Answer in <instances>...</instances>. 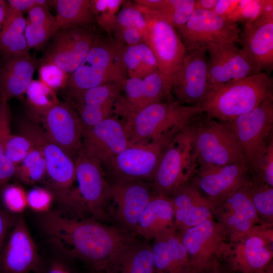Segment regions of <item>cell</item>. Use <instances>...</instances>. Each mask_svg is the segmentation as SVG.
<instances>
[{
  "label": "cell",
  "mask_w": 273,
  "mask_h": 273,
  "mask_svg": "<svg viewBox=\"0 0 273 273\" xmlns=\"http://www.w3.org/2000/svg\"><path fill=\"white\" fill-rule=\"evenodd\" d=\"M40 224L62 255L81 262L96 272L107 270L119 251L137 240L135 235L119 226L92 218H76L61 210L43 213Z\"/></svg>",
  "instance_id": "1"
},
{
  "label": "cell",
  "mask_w": 273,
  "mask_h": 273,
  "mask_svg": "<svg viewBox=\"0 0 273 273\" xmlns=\"http://www.w3.org/2000/svg\"><path fill=\"white\" fill-rule=\"evenodd\" d=\"M272 93V79L261 72L212 89L199 105L202 113L224 122L252 110Z\"/></svg>",
  "instance_id": "2"
},
{
  "label": "cell",
  "mask_w": 273,
  "mask_h": 273,
  "mask_svg": "<svg viewBox=\"0 0 273 273\" xmlns=\"http://www.w3.org/2000/svg\"><path fill=\"white\" fill-rule=\"evenodd\" d=\"M125 44L116 38L98 37L84 62L70 75L69 96L77 99L84 92L109 83L123 84L128 78L123 61Z\"/></svg>",
  "instance_id": "3"
},
{
  "label": "cell",
  "mask_w": 273,
  "mask_h": 273,
  "mask_svg": "<svg viewBox=\"0 0 273 273\" xmlns=\"http://www.w3.org/2000/svg\"><path fill=\"white\" fill-rule=\"evenodd\" d=\"M200 105H185L170 101L152 104L122 121L130 144L148 142L176 133L201 114Z\"/></svg>",
  "instance_id": "4"
},
{
  "label": "cell",
  "mask_w": 273,
  "mask_h": 273,
  "mask_svg": "<svg viewBox=\"0 0 273 273\" xmlns=\"http://www.w3.org/2000/svg\"><path fill=\"white\" fill-rule=\"evenodd\" d=\"M38 122L30 118L21 120L19 124L20 133L28 138L44 158L47 188L59 204L65 201L74 189V160L48 136Z\"/></svg>",
  "instance_id": "5"
},
{
  "label": "cell",
  "mask_w": 273,
  "mask_h": 273,
  "mask_svg": "<svg viewBox=\"0 0 273 273\" xmlns=\"http://www.w3.org/2000/svg\"><path fill=\"white\" fill-rule=\"evenodd\" d=\"M177 133L130 145L104 166L114 181L152 183L166 150Z\"/></svg>",
  "instance_id": "6"
},
{
  "label": "cell",
  "mask_w": 273,
  "mask_h": 273,
  "mask_svg": "<svg viewBox=\"0 0 273 273\" xmlns=\"http://www.w3.org/2000/svg\"><path fill=\"white\" fill-rule=\"evenodd\" d=\"M224 123L236 136L252 175L272 138L273 96L250 112Z\"/></svg>",
  "instance_id": "7"
},
{
  "label": "cell",
  "mask_w": 273,
  "mask_h": 273,
  "mask_svg": "<svg viewBox=\"0 0 273 273\" xmlns=\"http://www.w3.org/2000/svg\"><path fill=\"white\" fill-rule=\"evenodd\" d=\"M206 117L194 125L193 151L196 165L245 164L241 148L232 131L224 122Z\"/></svg>",
  "instance_id": "8"
},
{
  "label": "cell",
  "mask_w": 273,
  "mask_h": 273,
  "mask_svg": "<svg viewBox=\"0 0 273 273\" xmlns=\"http://www.w3.org/2000/svg\"><path fill=\"white\" fill-rule=\"evenodd\" d=\"M194 125L190 124L173 138L151 183L153 195L169 196L189 181L197 165L193 151Z\"/></svg>",
  "instance_id": "9"
},
{
  "label": "cell",
  "mask_w": 273,
  "mask_h": 273,
  "mask_svg": "<svg viewBox=\"0 0 273 273\" xmlns=\"http://www.w3.org/2000/svg\"><path fill=\"white\" fill-rule=\"evenodd\" d=\"M178 233L193 270H213L221 265L229 252L228 233L214 218Z\"/></svg>",
  "instance_id": "10"
},
{
  "label": "cell",
  "mask_w": 273,
  "mask_h": 273,
  "mask_svg": "<svg viewBox=\"0 0 273 273\" xmlns=\"http://www.w3.org/2000/svg\"><path fill=\"white\" fill-rule=\"evenodd\" d=\"M77 194L87 213L99 221H110L111 188L103 166L82 149L75 159Z\"/></svg>",
  "instance_id": "11"
},
{
  "label": "cell",
  "mask_w": 273,
  "mask_h": 273,
  "mask_svg": "<svg viewBox=\"0 0 273 273\" xmlns=\"http://www.w3.org/2000/svg\"><path fill=\"white\" fill-rule=\"evenodd\" d=\"M273 224L254 225L243 237L230 243L223 262L231 273H255L272 263Z\"/></svg>",
  "instance_id": "12"
},
{
  "label": "cell",
  "mask_w": 273,
  "mask_h": 273,
  "mask_svg": "<svg viewBox=\"0 0 273 273\" xmlns=\"http://www.w3.org/2000/svg\"><path fill=\"white\" fill-rule=\"evenodd\" d=\"M144 14L147 33L145 42L153 51L158 69L171 87L186 53L179 36L165 20L151 10L135 5Z\"/></svg>",
  "instance_id": "13"
},
{
  "label": "cell",
  "mask_w": 273,
  "mask_h": 273,
  "mask_svg": "<svg viewBox=\"0 0 273 273\" xmlns=\"http://www.w3.org/2000/svg\"><path fill=\"white\" fill-rule=\"evenodd\" d=\"M177 30L186 51L207 48L212 44L240 43L241 31L237 23L211 11L195 9L188 21Z\"/></svg>",
  "instance_id": "14"
},
{
  "label": "cell",
  "mask_w": 273,
  "mask_h": 273,
  "mask_svg": "<svg viewBox=\"0 0 273 273\" xmlns=\"http://www.w3.org/2000/svg\"><path fill=\"white\" fill-rule=\"evenodd\" d=\"M98 38L87 27L59 29L52 37L42 57L37 60V65L53 63L71 74L83 63Z\"/></svg>",
  "instance_id": "15"
},
{
  "label": "cell",
  "mask_w": 273,
  "mask_h": 273,
  "mask_svg": "<svg viewBox=\"0 0 273 273\" xmlns=\"http://www.w3.org/2000/svg\"><path fill=\"white\" fill-rule=\"evenodd\" d=\"M207 52L211 90L261 72L234 42L209 45Z\"/></svg>",
  "instance_id": "16"
},
{
  "label": "cell",
  "mask_w": 273,
  "mask_h": 273,
  "mask_svg": "<svg viewBox=\"0 0 273 273\" xmlns=\"http://www.w3.org/2000/svg\"><path fill=\"white\" fill-rule=\"evenodd\" d=\"M171 92L170 85L159 70L144 78H128L123 84L114 114L122 122L145 108L162 102L164 98L171 101Z\"/></svg>",
  "instance_id": "17"
},
{
  "label": "cell",
  "mask_w": 273,
  "mask_h": 273,
  "mask_svg": "<svg viewBox=\"0 0 273 273\" xmlns=\"http://www.w3.org/2000/svg\"><path fill=\"white\" fill-rule=\"evenodd\" d=\"M42 258L24 218L15 217L0 259V273H39Z\"/></svg>",
  "instance_id": "18"
},
{
  "label": "cell",
  "mask_w": 273,
  "mask_h": 273,
  "mask_svg": "<svg viewBox=\"0 0 273 273\" xmlns=\"http://www.w3.org/2000/svg\"><path fill=\"white\" fill-rule=\"evenodd\" d=\"M211 90L206 48L186 51L171 91L180 104L199 105Z\"/></svg>",
  "instance_id": "19"
},
{
  "label": "cell",
  "mask_w": 273,
  "mask_h": 273,
  "mask_svg": "<svg viewBox=\"0 0 273 273\" xmlns=\"http://www.w3.org/2000/svg\"><path fill=\"white\" fill-rule=\"evenodd\" d=\"M245 164L197 165L190 181L216 203L250 185L252 177Z\"/></svg>",
  "instance_id": "20"
},
{
  "label": "cell",
  "mask_w": 273,
  "mask_h": 273,
  "mask_svg": "<svg viewBox=\"0 0 273 273\" xmlns=\"http://www.w3.org/2000/svg\"><path fill=\"white\" fill-rule=\"evenodd\" d=\"M43 129L50 139L74 160L82 149L83 126L76 109L59 102L41 116Z\"/></svg>",
  "instance_id": "21"
},
{
  "label": "cell",
  "mask_w": 273,
  "mask_h": 273,
  "mask_svg": "<svg viewBox=\"0 0 273 273\" xmlns=\"http://www.w3.org/2000/svg\"><path fill=\"white\" fill-rule=\"evenodd\" d=\"M111 188L112 201L115 205L112 218L120 228L136 235L139 218L153 195L151 183L114 181Z\"/></svg>",
  "instance_id": "22"
},
{
  "label": "cell",
  "mask_w": 273,
  "mask_h": 273,
  "mask_svg": "<svg viewBox=\"0 0 273 273\" xmlns=\"http://www.w3.org/2000/svg\"><path fill=\"white\" fill-rule=\"evenodd\" d=\"M130 145L122 122L115 116L83 128L82 150L103 166Z\"/></svg>",
  "instance_id": "23"
},
{
  "label": "cell",
  "mask_w": 273,
  "mask_h": 273,
  "mask_svg": "<svg viewBox=\"0 0 273 273\" xmlns=\"http://www.w3.org/2000/svg\"><path fill=\"white\" fill-rule=\"evenodd\" d=\"M169 197L178 232L213 218L217 203L203 195L190 180L176 189Z\"/></svg>",
  "instance_id": "24"
},
{
  "label": "cell",
  "mask_w": 273,
  "mask_h": 273,
  "mask_svg": "<svg viewBox=\"0 0 273 273\" xmlns=\"http://www.w3.org/2000/svg\"><path fill=\"white\" fill-rule=\"evenodd\" d=\"M242 49L260 71L273 67V16L259 13L246 23L240 34Z\"/></svg>",
  "instance_id": "25"
},
{
  "label": "cell",
  "mask_w": 273,
  "mask_h": 273,
  "mask_svg": "<svg viewBox=\"0 0 273 273\" xmlns=\"http://www.w3.org/2000/svg\"><path fill=\"white\" fill-rule=\"evenodd\" d=\"M123 84L109 83L93 87L75 100V108L83 128L96 125L114 115L115 105L122 93Z\"/></svg>",
  "instance_id": "26"
},
{
  "label": "cell",
  "mask_w": 273,
  "mask_h": 273,
  "mask_svg": "<svg viewBox=\"0 0 273 273\" xmlns=\"http://www.w3.org/2000/svg\"><path fill=\"white\" fill-rule=\"evenodd\" d=\"M152 251L154 273H191L188 254L175 227L154 239Z\"/></svg>",
  "instance_id": "27"
},
{
  "label": "cell",
  "mask_w": 273,
  "mask_h": 273,
  "mask_svg": "<svg viewBox=\"0 0 273 273\" xmlns=\"http://www.w3.org/2000/svg\"><path fill=\"white\" fill-rule=\"evenodd\" d=\"M5 60L0 68V98L8 102L23 96L32 80L37 60L30 55Z\"/></svg>",
  "instance_id": "28"
},
{
  "label": "cell",
  "mask_w": 273,
  "mask_h": 273,
  "mask_svg": "<svg viewBox=\"0 0 273 273\" xmlns=\"http://www.w3.org/2000/svg\"><path fill=\"white\" fill-rule=\"evenodd\" d=\"M174 227V212L170 197L156 194L152 196L139 218L136 234L148 242Z\"/></svg>",
  "instance_id": "29"
},
{
  "label": "cell",
  "mask_w": 273,
  "mask_h": 273,
  "mask_svg": "<svg viewBox=\"0 0 273 273\" xmlns=\"http://www.w3.org/2000/svg\"><path fill=\"white\" fill-rule=\"evenodd\" d=\"M107 273H154L152 247L138 239L125 246L118 253Z\"/></svg>",
  "instance_id": "30"
},
{
  "label": "cell",
  "mask_w": 273,
  "mask_h": 273,
  "mask_svg": "<svg viewBox=\"0 0 273 273\" xmlns=\"http://www.w3.org/2000/svg\"><path fill=\"white\" fill-rule=\"evenodd\" d=\"M26 26L22 13L9 5L0 32V54L5 60L30 55L24 34Z\"/></svg>",
  "instance_id": "31"
},
{
  "label": "cell",
  "mask_w": 273,
  "mask_h": 273,
  "mask_svg": "<svg viewBox=\"0 0 273 273\" xmlns=\"http://www.w3.org/2000/svg\"><path fill=\"white\" fill-rule=\"evenodd\" d=\"M52 5L56 7V31L61 29L87 27L95 18L89 0H56Z\"/></svg>",
  "instance_id": "32"
},
{
  "label": "cell",
  "mask_w": 273,
  "mask_h": 273,
  "mask_svg": "<svg viewBox=\"0 0 273 273\" xmlns=\"http://www.w3.org/2000/svg\"><path fill=\"white\" fill-rule=\"evenodd\" d=\"M136 5L146 8L177 29L184 25L195 10V0H136Z\"/></svg>",
  "instance_id": "33"
},
{
  "label": "cell",
  "mask_w": 273,
  "mask_h": 273,
  "mask_svg": "<svg viewBox=\"0 0 273 273\" xmlns=\"http://www.w3.org/2000/svg\"><path fill=\"white\" fill-rule=\"evenodd\" d=\"M123 61L128 78H144L159 70L157 59L145 42L124 48Z\"/></svg>",
  "instance_id": "34"
},
{
  "label": "cell",
  "mask_w": 273,
  "mask_h": 273,
  "mask_svg": "<svg viewBox=\"0 0 273 273\" xmlns=\"http://www.w3.org/2000/svg\"><path fill=\"white\" fill-rule=\"evenodd\" d=\"M25 94L30 118L37 122L46 111L60 102L55 90L39 79L32 80Z\"/></svg>",
  "instance_id": "35"
},
{
  "label": "cell",
  "mask_w": 273,
  "mask_h": 273,
  "mask_svg": "<svg viewBox=\"0 0 273 273\" xmlns=\"http://www.w3.org/2000/svg\"><path fill=\"white\" fill-rule=\"evenodd\" d=\"M11 111L8 102L0 98V190L14 176L16 166L7 158L5 144L11 131Z\"/></svg>",
  "instance_id": "36"
},
{
  "label": "cell",
  "mask_w": 273,
  "mask_h": 273,
  "mask_svg": "<svg viewBox=\"0 0 273 273\" xmlns=\"http://www.w3.org/2000/svg\"><path fill=\"white\" fill-rule=\"evenodd\" d=\"M113 31L117 37L129 34H141L145 42L147 25L144 14L135 5L123 8L116 15Z\"/></svg>",
  "instance_id": "37"
},
{
  "label": "cell",
  "mask_w": 273,
  "mask_h": 273,
  "mask_svg": "<svg viewBox=\"0 0 273 273\" xmlns=\"http://www.w3.org/2000/svg\"><path fill=\"white\" fill-rule=\"evenodd\" d=\"M47 173L46 163L42 153L35 147L17 166L14 176L28 185L44 180Z\"/></svg>",
  "instance_id": "38"
},
{
  "label": "cell",
  "mask_w": 273,
  "mask_h": 273,
  "mask_svg": "<svg viewBox=\"0 0 273 273\" xmlns=\"http://www.w3.org/2000/svg\"><path fill=\"white\" fill-rule=\"evenodd\" d=\"M248 186L230 194L217 202V205L242 215L254 224H259L261 222L252 202Z\"/></svg>",
  "instance_id": "39"
},
{
  "label": "cell",
  "mask_w": 273,
  "mask_h": 273,
  "mask_svg": "<svg viewBox=\"0 0 273 273\" xmlns=\"http://www.w3.org/2000/svg\"><path fill=\"white\" fill-rule=\"evenodd\" d=\"M248 189L261 223L273 224V187L252 179Z\"/></svg>",
  "instance_id": "40"
},
{
  "label": "cell",
  "mask_w": 273,
  "mask_h": 273,
  "mask_svg": "<svg viewBox=\"0 0 273 273\" xmlns=\"http://www.w3.org/2000/svg\"><path fill=\"white\" fill-rule=\"evenodd\" d=\"M213 215L226 230L230 243L240 239L256 225L242 215L217 204Z\"/></svg>",
  "instance_id": "41"
},
{
  "label": "cell",
  "mask_w": 273,
  "mask_h": 273,
  "mask_svg": "<svg viewBox=\"0 0 273 273\" xmlns=\"http://www.w3.org/2000/svg\"><path fill=\"white\" fill-rule=\"evenodd\" d=\"M56 32L55 17L50 21L30 23L26 21L24 35L29 49L39 50Z\"/></svg>",
  "instance_id": "42"
},
{
  "label": "cell",
  "mask_w": 273,
  "mask_h": 273,
  "mask_svg": "<svg viewBox=\"0 0 273 273\" xmlns=\"http://www.w3.org/2000/svg\"><path fill=\"white\" fill-rule=\"evenodd\" d=\"M123 2L121 0L90 1L92 11L100 27L108 32L112 31L117 12Z\"/></svg>",
  "instance_id": "43"
},
{
  "label": "cell",
  "mask_w": 273,
  "mask_h": 273,
  "mask_svg": "<svg viewBox=\"0 0 273 273\" xmlns=\"http://www.w3.org/2000/svg\"><path fill=\"white\" fill-rule=\"evenodd\" d=\"M35 148L26 136L10 133L5 144V154L7 159L15 166L18 165Z\"/></svg>",
  "instance_id": "44"
},
{
  "label": "cell",
  "mask_w": 273,
  "mask_h": 273,
  "mask_svg": "<svg viewBox=\"0 0 273 273\" xmlns=\"http://www.w3.org/2000/svg\"><path fill=\"white\" fill-rule=\"evenodd\" d=\"M1 191L2 203L9 212L20 213L28 206L27 193L20 186L7 184Z\"/></svg>",
  "instance_id": "45"
},
{
  "label": "cell",
  "mask_w": 273,
  "mask_h": 273,
  "mask_svg": "<svg viewBox=\"0 0 273 273\" xmlns=\"http://www.w3.org/2000/svg\"><path fill=\"white\" fill-rule=\"evenodd\" d=\"M39 80L56 90L66 87L70 75L57 65L43 63L37 65Z\"/></svg>",
  "instance_id": "46"
},
{
  "label": "cell",
  "mask_w": 273,
  "mask_h": 273,
  "mask_svg": "<svg viewBox=\"0 0 273 273\" xmlns=\"http://www.w3.org/2000/svg\"><path fill=\"white\" fill-rule=\"evenodd\" d=\"M261 3V0H239L235 9L227 18L236 23H248L257 17Z\"/></svg>",
  "instance_id": "47"
},
{
  "label": "cell",
  "mask_w": 273,
  "mask_h": 273,
  "mask_svg": "<svg viewBox=\"0 0 273 273\" xmlns=\"http://www.w3.org/2000/svg\"><path fill=\"white\" fill-rule=\"evenodd\" d=\"M252 179L263 182L273 187V139L270 140L265 151L256 169L252 175Z\"/></svg>",
  "instance_id": "48"
},
{
  "label": "cell",
  "mask_w": 273,
  "mask_h": 273,
  "mask_svg": "<svg viewBox=\"0 0 273 273\" xmlns=\"http://www.w3.org/2000/svg\"><path fill=\"white\" fill-rule=\"evenodd\" d=\"M27 204L34 211L44 213L49 211L54 198L48 188L34 187L27 193Z\"/></svg>",
  "instance_id": "49"
},
{
  "label": "cell",
  "mask_w": 273,
  "mask_h": 273,
  "mask_svg": "<svg viewBox=\"0 0 273 273\" xmlns=\"http://www.w3.org/2000/svg\"><path fill=\"white\" fill-rule=\"evenodd\" d=\"M75 261L62 255L48 259L42 258L39 273H82L74 264Z\"/></svg>",
  "instance_id": "50"
},
{
  "label": "cell",
  "mask_w": 273,
  "mask_h": 273,
  "mask_svg": "<svg viewBox=\"0 0 273 273\" xmlns=\"http://www.w3.org/2000/svg\"><path fill=\"white\" fill-rule=\"evenodd\" d=\"M15 217L6 209L0 208V259L6 238Z\"/></svg>",
  "instance_id": "51"
},
{
  "label": "cell",
  "mask_w": 273,
  "mask_h": 273,
  "mask_svg": "<svg viewBox=\"0 0 273 273\" xmlns=\"http://www.w3.org/2000/svg\"><path fill=\"white\" fill-rule=\"evenodd\" d=\"M52 1L46 0H9L8 5L12 8L21 12L28 10L34 6L40 5L48 7L52 5Z\"/></svg>",
  "instance_id": "52"
},
{
  "label": "cell",
  "mask_w": 273,
  "mask_h": 273,
  "mask_svg": "<svg viewBox=\"0 0 273 273\" xmlns=\"http://www.w3.org/2000/svg\"><path fill=\"white\" fill-rule=\"evenodd\" d=\"M238 2V0H218L211 11L220 17L227 18L235 9Z\"/></svg>",
  "instance_id": "53"
},
{
  "label": "cell",
  "mask_w": 273,
  "mask_h": 273,
  "mask_svg": "<svg viewBox=\"0 0 273 273\" xmlns=\"http://www.w3.org/2000/svg\"><path fill=\"white\" fill-rule=\"evenodd\" d=\"M218 0H195V9L212 11Z\"/></svg>",
  "instance_id": "54"
},
{
  "label": "cell",
  "mask_w": 273,
  "mask_h": 273,
  "mask_svg": "<svg viewBox=\"0 0 273 273\" xmlns=\"http://www.w3.org/2000/svg\"><path fill=\"white\" fill-rule=\"evenodd\" d=\"M259 13L266 16H273V1L261 0Z\"/></svg>",
  "instance_id": "55"
},
{
  "label": "cell",
  "mask_w": 273,
  "mask_h": 273,
  "mask_svg": "<svg viewBox=\"0 0 273 273\" xmlns=\"http://www.w3.org/2000/svg\"><path fill=\"white\" fill-rule=\"evenodd\" d=\"M9 8V5L8 2L0 0V29L1 30L4 21L5 20L8 10Z\"/></svg>",
  "instance_id": "56"
},
{
  "label": "cell",
  "mask_w": 273,
  "mask_h": 273,
  "mask_svg": "<svg viewBox=\"0 0 273 273\" xmlns=\"http://www.w3.org/2000/svg\"><path fill=\"white\" fill-rule=\"evenodd\" d=\"M209 273H231L228 270L222 268V265H220L211 271Z\"/></svg>",
  "instance_id": "57"
},
{
  "label": "cell",
  "mask_w": 273,
  "mask_h": 273,
  "mask_svg": "<svg viewBox=\"0 0 273 273\" xmlns=\"http://www.w3.org/2000/svg\"><path fill=\"white\" fill-rule=\"evenodd\" d=\"M255 273H273V263L271 264L265 269Z\"/></svg>",
  "instance_id": "58"
},
{
  "label": "cell",
  "mask_w": 273,
  "mask_h": 273,
  "mask_svg": "<svg viewBox=\"0 0 273 273\" xmlns=\"http://www.w3.org/2000/svg\"><path fill=\"white\" fill-rule=\"evenodd\" d=\"M212 270H210V271H198V270H193L191 273H209Z\"/></svg>",
  "instance_id": "59"
},
{
  "label": "cell",
  "mask_w": 273,
  "mask_h": 273,
  "mask_svg": "<svg viewBox=\"0 0 273 273\" xmlns=\"http://www.w3.org/2000/svg\"><path fill=\"white\" fill-rule=\"evenodd\" d=\"M96 273H107L106 272H96Z\"/></svg>",
  "instance_id": "60"
},
{
  "label": "cell",
  "mask_w": 273,
  "mask_h": 273,
  "mask_svg": "<svg viewBox=\"0 0 273 273\" xmlns=\"http://www.w3.org/2000/svg\"><path fill=\"white\" fill-rule=\"evenodd\" d=\"M92 273H96L95 272L92 271Z\"/></svg>",
  "instance_id": "61"
},
{
  "label": "cell",
  "mask_w": 273,
  "mask_h": 273,
  "mask_svg": "<svg viewBox=\"0 0 273 273\" xmlns=\"http://www.w3.org/2000/svg\"><path fill=\"white\" fill-rule=\"evenodd\" d=\"M0 32H1V29H0Z\"/></svg>",
  "instance_id": "62"
}]
</instances>
